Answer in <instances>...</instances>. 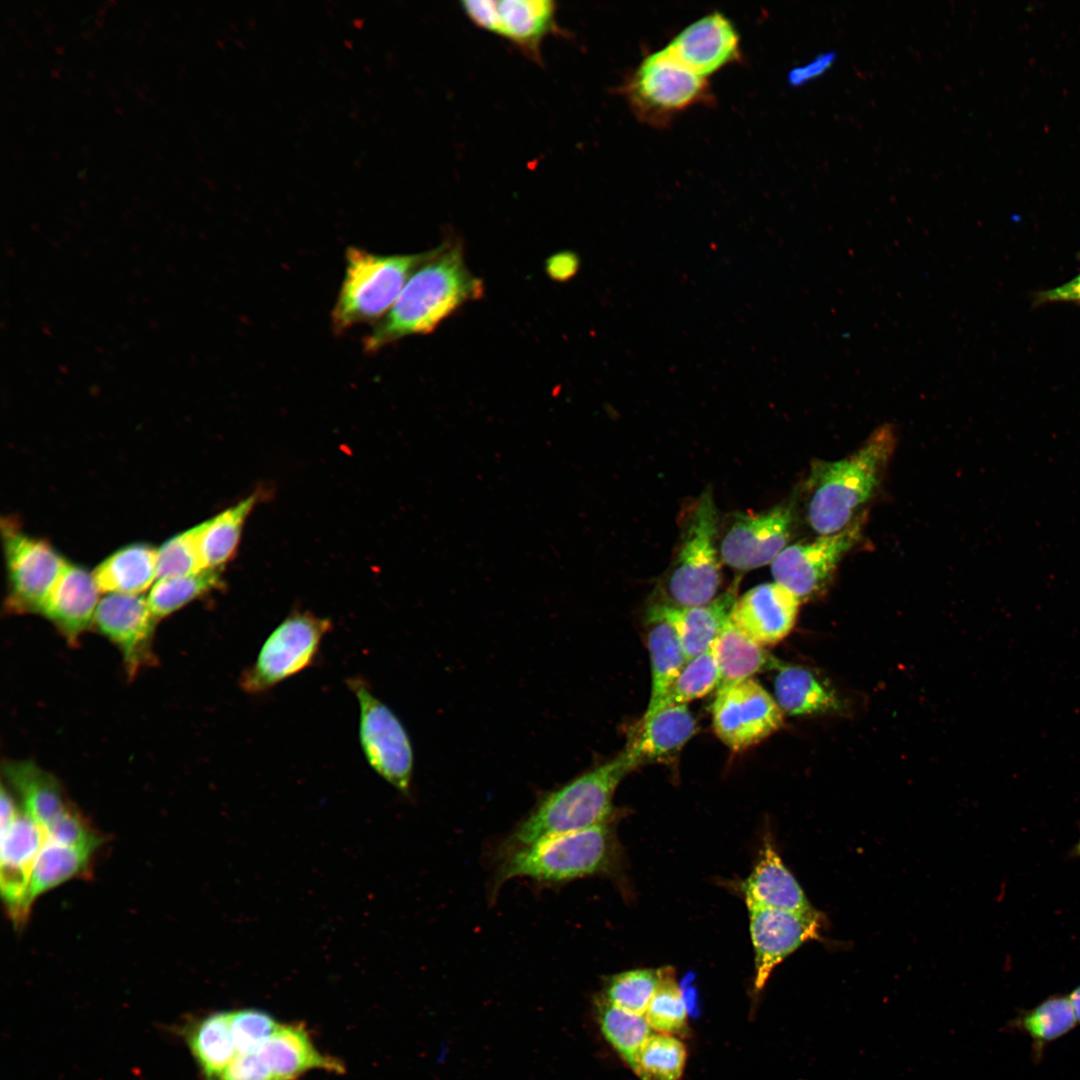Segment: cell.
<instances>
[{"label": "cell", "mask_w": 1080, "mask_h": 1080, "mask_svg": "<svg viewBox=\"0 0 1080 1080\" xmlns=\"http://www.w3.org/2000/svg\"><path fill=\"white\" fill-rule=\"evenodd\" d=\"M500 859L494 893L506 881L518 877L559 884L607 873L615 863L616 843L608 824H604L515 849Z\"/></svg>", "instance_id": "obj_5"}, {"label": "cell", "mask_w": 1080, "mask_h": 1080, "mask_svg": "<svg viewBox=\"0 0 1080 1080\" xmlns=\"http://www.w3.org/2000/svg\"><path fill=\"white\" fill-rule=\"evenodd\" d=\"M4 771L22 801V809L41 826L46 827L72 807L57 779L34 763L9 762Z\"/></svg>", "instance_id": "obj_27"}, {"label": "cell", "mask_w": 1080, "mask_h": 1080, "mask_svg": "<svg viewBox=\"0 0 1080 1080\" xmlns=\"http://www.w3.org/2000/svg\"><path fill=\"white\" fill-rule=\"evenodd\" d=\"M697 732L687 704L669 705L643 716L629 728L623 752L635 768L674 760Z\"/></svg>", "instance_id": "obj_18"}, {"label": "cell", "mask_w": 1080, "mask_h": 1080, "mask_svg": "<svg viewBox=\"0 0 1080 1080\" xmlns=\"http://www.w3.org/2000/svg\"><path fill=\"white\" fill-rule=\"evenodd\" d=\"M596 1014L603 1036L636 1074L641 1050L653 1029L644 1016L626 1012L601 996L596 1001Z\"/></svg>", "instance_id": "obj_33"}, {"label": "cell", "mask_w": 1080, "mask_h": 1080, "mask_svg": "<svg viewBox=\"0 0 1080 1080\" xmlns=\"http://www.w3.org/2000/svg\"><path fill=\"white\" fill-rule=\"evenodd\" d=\"M359 705V740L369 766L402 794H409L413 749L396 714L374 695L361 677L347 681Z\"/></svg>", "instance_id": "obj_8"}, {"label": "cell", "mask_w": 1080, "mask_h": 1080, "mask_svg": "<svg viewBox=\"0 0 1080 1080\" xmlns=\"http://www.w3.org/2000/svg\"><path fill=\"white\" fill-rule=\"evenodd\" d=\"M1068 997H1069V999H1070V1002H1071V1004H1072V1006H1073V1009H1074V1011H1075V1015H1076V1018H1077L1078 1024H1080V985H1079V986H1077V987H1076V988H1075V989H1074V990H1073V991H1072V992H1071V993H1070V994L1068 995Z\"/></svg>", "instance_id": "obj_48"}, {"label": "cell", "mask_w": 1080, "mask_h": 1080, "mask_svg": "<svg viewBox=\"0 0 1080 1080\" xmlns=\"http://www.w3.org/2000/svg\"><path fill=\"white\" fill-rule=\"evenodd\" d=\"M705 77L683 64L668 47L647 56L625 86L633 110L642 120L664 124L707 94Z\"/></svg>", "instance_id": "obj_9"}, {"label": "cell", "mask_w": 1080, "mask_h": 1080, "mask_svg": "<svg viewBox=\"0 0 1080 1080\" xmlns=\"http://www.w3.org/2000/svg\"><path fill=\"white\" fill-rule=\"evenodd\" d=\"M254 1052L276 1080H295L314 1069L343 1071L341 1063L318 1051L300 1025L280 1024Z\"/></svg>", "instance_id": "obj_23"}, {"label": "cell", "mask_w": 1080, "mask_h": 1080, "mask_svg": "<svg viewBox=\"0 0 1080 1080\" xmlns=\"http://www.w3.org/2000/svg\"><path fill=\"white\" fill-rule=\"evenodd\" d=\"M748 910L755 952L754 986L761 990L780 962L818 936L820 918L818 912L804 914L754 906Z\"/></svg>", "instance_id": "obj_16"}, {"label": "cell", "mask_w": 1080, "mask_h": 1080, "mask_svg": "<svg viewBox=\"0 0 1080 1080\" xmlns=\"http://www.w3.org/2000/svg\"><path fill=\"white\" fill-rule=\"evenodd\" d=\"M201 523L168 539L157 549V579L204 570L200 545Z\"/></svg>", "instance_id": "obj_40"}, {"label": "cell", "mask_w": 1080, "mask_h": 1080, "mask_svg": "<svg viewBox=\"0 0 1080 1080\" xmlns=\"http://www.w3.org/2000/svg\"><path fill=\"white\" fill-rule=\"evenodd\" d=\"M257 502V495L201 523L199 545L204 569H223L236 553L244 523Z\"/></svg>", "instance_id": "obj_31"}, {"label": "cell", "mask_w": 1080, "mask_h": 1080, "mask_svg": "<svg viewBox=\"0 0 1080 1080\" xmlns=\"http://www.w3.org/2000/svg\"><path fill=\"white\" fill-rule=\"evenodd\" d=\"M634 767L622 751L545 793L502 842L500 857L555 836L608 824L616 788Z\"/></svg>", "instance_id": "obj_3"}, {"label": "cell", "mask_w": 1080, "mask_h": 1080, "mask_svg": "<svg viewBox=\"0 0 1080 1080\" xmlns=\"http://www.w3.org/2000/svg\"><path fill=\"white\" fill-rule=\"evenodd\" d=\"M187 1041L208 1080H219L237 1051L230 1030V1012H216L195 1023Z\"/></svg>", "instance_id": "obj_32"}, {"label": "cell", "mask_w": 1080, "mask_h": 1080, "mask_svg": "<svg viewBox=\"0 0 1080 1080\" xmlns=\"http://www.w3.org/2000/svg\"><path fill=\"white\" fill-rule=\"evenodd\" d=\"M687 1049L678 1037L653 1033L643 1046L636 1075L640 1080H680Z\"/></svg>", "instance_id": "obj_38"}, {"label": "cell", "mask_w": 1080, "mask_h": 1080, "mask_svg": "<svg viewBox=\"0 0 1080 1080\" xmlns=\"http://www.w3.org/2000/svg\"><path fill=\"white\" fill-rule=\"evenodd\" d=\"M895 446L894 429L885 424L848 457L811 463L803 488L806 520L816 534L837 533L861 514L880 485Z\"/></svg>", "instance_id": "obj_2"}, {"label": "cell", "mask_w": 1080, "mask_h": 1080, "mask_svg": "<svg viewBox=\"0 0 1080 1080\" xmlns=\"http://www.w3.org/2000/svg\"><path fill=\"white\" fill-rule=\"evenodd\" d=\"M0 832L1 894L11 918L21 924L30 911L27 896L31 873L46 834L44 827L23 809Z\"/></svg>", "instance_id": "obj_17"}, {"label": "cell", "mask_w": 1080, "mask_h": 1080, "mask_svg": "<svg viewBox=\"0 0 1080 1080\" xmlns=\"http://www.w3.org/2000/svg\"><path fill=\"white\" fill-rule=\"evenodd\" d=\"M576 257L569 254L553 256L549 262V272L558 279L570 277L576 271Z\"/></svg>", "instance_id": "obj_46"}, {"label": "cell", "mask_w": 1080, "mask_h": 1080, "mask_svg": "<svg viewBox=\"0 0 1080 1080\" xmlns=\"http://www.w3.org/2000/svg\"><path fill=\"white\" fill-rule=\"evenodd\" d=\"M836 58L837 53L835 51H827L817 55L808 63L791 70L788 74L789 83L793 86H799L820 77L833 66Z\"/></svg>", "instance_id": "obj_44"}, {"label": "cell", "mask_w": 1080, "mask_h": 1080, "mask_svg": "<svg viewBox=\"0 0 1080 1080\" xmlns=\"http://www.w3.org/2000/svg\"><path fill=\"white\" fill-rule=\"evenodd\" d=\"M747 907H762L811 914L817 911L795 877L766 839L760 858L742 885Z\"/></svg>", "instance_id": "obj_22"}, {"label": "cell", "mask_w": 1080, "mask_h": 1080, "mask_svg": "<svg viewBox=\"0 0 1080 1080\" xmlns=\"http://www.w3.org/2000/svg\"><path fill=\"white\" fill-rule=\"evenodd\" d=\"M331 630L329 618L307 611L289 614L267 636L255 661L242 672L240 688L249 695H259L310 667Z\"/></svg>", "instance_id": "obj_7"}, {"label": "cell", "mask_w": 1080, "mask_h": 1080, "mask_svg": "<svg viewBox=\"0 0 1080 1080\" xmlns=\"http://www.w3.org/2000/svg\"><path fill=\"white\" fill-rule=\"evenodd\" d=\"M46 840L94 852L102 839L75 808L68 809L44 827Z\"/></svg>", "instance_id": "obj_42"}, {"label": "cell", "mask_w": 1080, "mask_h": 1080, "mask_svg": "<svg viewBox=\"0 0 1080 1080\" xmlns=\"http://www.w3.org/2000/svg\"><path fill=\"white\" fill-rule=\"evenodd\" d=\"M481 292V281L467 268L459 245L445 243L433 249L391 310L365 337L364 351L375 353L406 336L431 332Z\"/></svg>", "instance_id": "obj_1"}, {"label": "cell", "mask_w": 1080, "mask_h": 1080, "mask_svg": "<svg viewBox=\"0 0 1080 1080\" xmlns=\"http://www.w3.org/2000/svg\"><path fill=\"white\" fill-rule=\"evenodd\" d=\"M667 47L688 68L705 77L739 56V35L725 15L713 12L685 27Z\"/></svg>", "instance_id": "obj_20"}, {"label": "cell", "mask_w": 1080, "mask_h": 1080, "mask_svg": "<svg viewBox=\"0 0 1080 1080\" xmlns=\"http://www.w3.org/2000/svg\"><path fill=\"white\" fill-rule=\"evenodd\" d=\"M93 853L45 839L31 873L27 896L29 908L39 895L87 872Z\"/></svg>", "instance_id": "obj_34"}, {"label": "cell", "mask_w": 1080, "mask_h": 1080, "mask_svg": "<svg viewBox=\"0 0 1080 1080\" xmlns=\"http://www.w3.org/2000/svg\"><path fill=\"white\" fill-rule=\"evenodd\" d=\"M645 626L651 664V694L647 708H651L661 700L688 659L678 627L667 607L649 604Z\"/></svg>", "instance_id": "obj_24"}, {"label": "cell", "mask_w": 1080, "mask_h": 1080, "mask_svg": "<svg viewBox=\"0 0 1080 1080\" xmlns=\"http://www.w3.org/2000/svg\"><path fill=\"white\" fill-rule=\"evenodd\" d=\"M718 520L712 489L707 488L690 511L675 557L649 604L686 609L718 596L722 583Z\"/></svg>", "instance_id": "obj_4"}, {"label": "cell", "mask_w": 1080, "mask_h": 1080, "mask_svg": "<svg viewBox=\"0 0 1080 1080\" xmlns=\"http://www.w3.org/2000/svg\"><path fill=\"white\" fill-rule=\"evenodd\" d=\"M661 976L660 969H633L608 979L601 995L614 1006L644 1016Z\"/></svg>", "instance_id": "obj_39"}, {"label": "cell", "mask_w": 1080, "mask_h": 1080, "mask_svg": "<svg viewBox=\"0 0 1080 1080\" xmlns=\"http://www.w3.org/2000/svg\"><path fill=\"white\" fill-rule=\"evenodd\" d=\"M280 1024L268 1013L258 1009L230 1012V1030L237 1053L256 1050Z\"/></svg>", "instance_id": "obj_41"}, {"label": "cell", "mask_w": 1080, "mask_h": 1080, "mask_svg": "<svg viewBox=\"0 0 1080 1080\" xmlns=\"http://www.w3.org/2000/svg\"><path fill=\"white\" fill-rule=\"evenodd\" d=\"M19 809L9 792L2 786L1 789V830L6 829L15 818Z\"/></svg>", "instance_id": "obj_47"}, {"label": "cell", "mask_w": 1080, "mask_h": 1080, "mask_svg": "<svg viewBox=\"0 0 1080 1080\" xmlns=\"http://www.w3.org/2000/svg\"><path fill=\"white\" fill-rule=\"evenodd\" d=\"M432 250L417 254L380 255L357 247L345 254V273L331 312L335 333L378 323L391 310L405 284Z\"/></svg>", "instance_id": "obj_6"}, {"label": "cell", "mask_w": 1080, "mask_h": 1080, "mask_svg": "<svg viewBox=\"0 0 1080 1080\" xmlns=\"http://www.w3.org/2000/svg\"><path fill=\"white\" fill-rule=\"evenodd\" d=\"M100 592L141 595L157 580V549L147 544L125 546L92 572Z\"/></svg>", "instance_id": "obj_26"}, {"label": "cell", "mask_w": 1080, "mask_h": 1080, "mask_svg": "<svg viewBox=\"0 0 1080 1080\" xmlns=\"http://www.w3.org/2000/svg\"><path fill=\"white\" fill-rule=\"evenodd\" d=\"M717 737L731 750L759 744L783 725V712L758 682L749 678L718 689L712 705Z\"/></svg>", "instance_id": "obj_13"}, {"label": "cell", "mask_w": 1080, "mask_h": 1080, "mask_svg": "<svg viewBox=\"0 0 1080 1080\" xmlns=\"http://www.w3.org/2000/svg\"><path fill=\"white\" fill-rule=\"evenodd\" d=\"M1075 853L1080 856V838L1077 845L1075 846Z\"/></svg>", "instance_id": "obj_49"}, {"label": "cell", "mask_w": 1080, "mask_h": 1080, "mask_svg": "<svg viewBox=\"0 0 1080 1080\" xmlns=\"http://www.w3.org/2000/svg\"><path fill=\"white\" fill-rule=\"evenodd\" d=\"M147 597L107 594L99 601L93 624L121 651L133 676L152 663V639L156 624Z\"/></svg>", "instance_id": "obj_15"}, {"label": "cell", "mask_w": 1080, "mask_h": 1080, "mask_svg": "<svg viewBox=\"0 0 1080 1080\" xmlns=\"http://www.w3.org/2000/svg\"><path fill=\"white\" fill-rule=\"evenodd\" d=\"M644 1017L658 1033L688 1036L687 1004L671 968H661L659 984Z\"/></svg>", "instance_id": "obj_37"}, {"label": "cell", "mask_w": 1080, "mask_h": 1080, "mask_svg": "<svg viewBox=\"0 0 1080 1080\" xmlns=\"http://www.w3.org/2000/svg\"><path fill=\"white\" fill-rule=\"evenodd\" d=\"M8 578L7 608L14 613H41L67 561L47 542L2 524Z\"/></svg>", "instance_id": "obj_11"}, {"label": "cell", "mask_w": 1080, "mask_h": 1080, "mask_svg": "<svg viewBox=\"0 0 1080 1080\" xmlns=\"http://www.w3.org/2000/svg\"><path fill=\"white\" fill-rule=\"evenodd\" d=\"M222 569L157 579L147 596L149 607L157 620L179 610L191 601L219 588Z\"/></svg>", "instance_id": "obj_35"}, {"label": "cell", "mask_w": 1080, "mask_h": 1080, "mask_svg": "<svg viewBox=\"0 0 1080 1080\" xmlns=\"http://www.w3.org/2000/svg\"><path fill=\"white\" fill-rule=\"evenodd\" d=\"M713 648L720 672L717 690L752 678L757 673L778 670L783 664L730 619L714 642Z\"/></svg>", "instance_id": "obj_29"}, {"label": "cell", "mask_w": 1080, "mask_h": 1080, "mask_svg": "<svg viewBox=\"0 0 1080 1080\" xmlns=\"http://www.w3.org/2000/svg\"><path fill=\"white\" fill-rule=\"evenodd\" d=\"M460 4L475 26L507 40L537 64H543L544 39L563 34L557 3L552 0H465Z\"/></svg>", "instance_id": "obj_12"}, {"label": "cell", "mask_w": 1080, "mask_h": 1080, "mask_svg": "<svg viewBox=\"0 0 1080 1080\" xmlns=\"http://www.w3.org/2000/svg\"><path fill=\"white\" fill-rule=\"evenodd\" d=\"M800 603L778 583H763L737 598L730 620L760 645H774L793 629Z\"/></svg>", "instance_id": "obj_19"}, {"label": "cell", "mask_w": 1080, "mask_h": 1080, "mask_svg": "<svg viewBox=\"0 0 1080 1080\" xmlns=\"http://www.w3.org/2000/svg\"><path fill=\"white\" fill-rule=\"evenodd\" d=\"M796 520L795 501L758 513H736L719 542L722 563L737 571L771 564L788 546Z\"/></svg>", "instance_id": "obj_14"}, {"label": "cell", "mask_w": 1080, "mask_h": 1080, "mask_svg": "<svg viewBox=\"0 0 1080 1080\" xmlns=\"http://www.w3.org/2000/svg\"><path fill=\"white\" fill-rule=\"evenodd\" d=\"M774 692L778 706L788 715L833 714L844 708L831 683L803 666L783 663L775 677Z\"/></svg>", "instance_id": "obj_25"}, {"label": "cell", "mask_w": 1080, "mask_h": 1080, "mask_svg": "<svg viewBox=\"0 0 1080 1080\" xmlns=\"http://www.w3.org/2000/svg\"><path fill=\"white\" fill-rule=\"evenodd\" d=\"M1077 1024L1068 995H1053L1031 1009L1020 1011L1007 1023V1028L1029 1037L1032 1058L1038 1063L1047 1045L1065 1036Z\"/></svg>", "instance_id": "obj_30"}, {"label": "cell", "mask_w": 1080, "mask_h": 1080, "mask_svg": "<svg viewBox=\"0 0 1080 1080\" xmlns=\"http://www.w3.org/2000/svg\"><path fill=\"white\" fill-rule=\"evenodd\" d=\"M1039 302H1073L1080 304V274L1065 284L1043 291L1037 296Z\"/></svg>", "instance_id": "obj_45"}, {"label": "cell", "mask_w": 1080, "mask_h": 1080, "mask_svg": "<svg viewBox=\"0 0 1080 1080\" xmlns=\"http://www.w3.org/2000/svg\"><path fill=\"white\" fill-rule=\"evenodd\" d=\"M738 585L737 580L726 591L703 605L686 609L667 607L678 627L688 660L710 649L721 634L738 598Z\"/></svg>", "instance_id": "obj_28"}, {"label": "cell", "mask_w": 1080, "mask_h": 1080, "mask_svg": "<svg viewBox=\"0 0 1080 1080\" xmlns=\"http://www.w3.org/2000/svg\"><path fill=\"white\" fill-rule=\"evenodd\" d=\"M99 592L92 573L67 562L41 614L74 645L94 622Z\"/></svg>", "instance_id": "obj_21"}, {"label": "cell", "mask_w": 1080, "mask_h": 1080, "mask_svg": "<svg viewBox=\"0 0 1080 1080\" xmlns=\"http://www.w3.org/2000/svg\"><path fill=\"white\" fill-rule=\"evenodd\" d=\"M719 681L720 672L712 645L707 651L687 660L661 700L647 708L645 713L669 705L688 704L717 689Z\"/></svg>", "instance_id": "obj_36"}, {"label": "cell", "mask_w": 1080, "mask_h": 1080, "mask_svg": "<svg viewBox=\"0 0 1080 1080\" xmlns=\"http://www.w3.org/2000/svg\"><path fill=\"white\" fill-rule=\"evenodd\" d=\"M219 1080H276L257 1054L237 1053Z\"/></svg>", "instance_id": "obj_43"}, {"label": "cell", "mask_w": 1080, "mask_h": 1080, "mask_svg": "<svg viewBox=\"0 0 1080 1080\" xmlns=\"http://www.w3.org/2000/svg\"><path fill=\"white\" fill-rule=\"evenodd\" d=\"M865 522L866 514L862 512L837 533L788 545L770 564L774 582L800 602L818 596L831 582L843 557L861 540Z\"/></svg>", "instance_id": "obj_10"}]
</instances>
